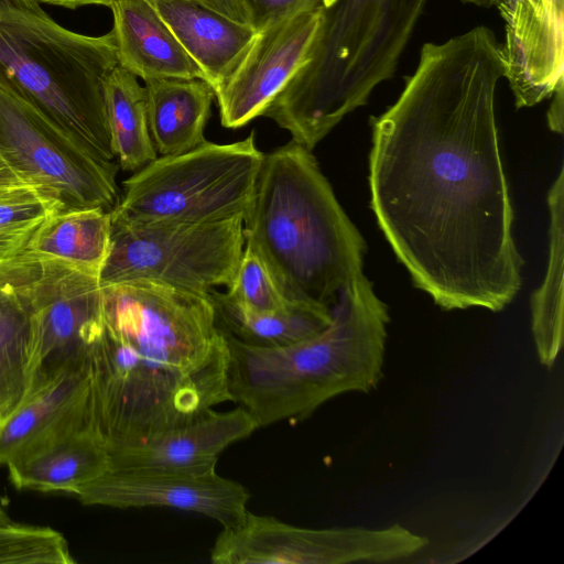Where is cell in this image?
<instances>
[{"label": "cell", "instance_id": "484cf974", "mask_svg": "<svg viewBox=\"0 0 564 564\" xmlns=\"http://www.w3.org/2000/svg\"><path fill=\"white\" fill-rule=\"evenodd\" d=\"M61 210L59 202L36 186L0 194V260L23 251L37 229Z\"/></svg>", "mask_w": 564, "mask_h": 564}, {"label": "cell", "instance_id": "d6986e66", "mask_svg": "<svg viewBox=\"0 0 564 564\" xmlns=\"http://www.w3.org/2000/svg\"><path fill=\"white\" fill-rule=\"evenodd\" d=\"M150 134L162 156L181 154L206 142L204 128L215 97L199 78L167 77L145 82Z\"/></svg>", "mask_w": 564, "mask_h": 564}, {"label": "cell", "instance_id": "cb8c5ba5", "mask_svg": "<svg viewBox=\"0 0 564 564\" xmlns=\"http://www.w3.org/2000/svg\"><path fill=\"white\" fill-rule=\"evenodd\" d=\"M105 99L111 145L119 166L133 172L155 160L145 87L118 65L107 78Z\"/></svg>", "mask_w": 564, "mask_h": 564}, {"label": "cell", "instance_id": "f546056e", "mask_svg": "<svg viewBox=\"0 0 564 564\" xmlns=\"http://www.w3.org/2000/svg\"><path fill=\"white\" fill-rule=\"evenodd\" d=\"M205 7L240 23H247L243 9L239 0H197Z\"/></svg>", "mask_w": 564, "mask_h": 564}, {"label": "cell", "instance_id": "9a60e30c", "mask_svg": "<svg viewBox=\"0 0 564 564\" xmlns=\"http://www.w3.org/2000/svg\"><path fill=\"white\" fill-rule=\"evenodd\" d=\"M84 430L93 432L87 355L42 378L25 394L0 430V465Z\"/></svg>", "mask_w": 564, "mask_h": 564}, {"label": "cell", "instance_id": "44dd1931", "mask_svg": "<svg viewBox=\"0 0 564 564\" xmlns=\"http://www.w3.org/2000/svg\"><path fill=\"white\" fill-rule=\"evenodd\" d=\"M111 215L101 208L62 210L50 217L21 251L58 261L99 279L110 251Z\"/></svg>", "mask_w": 564, "mask_h": 564}, {"label": "cell", "instance_id": "8fae6325", "mask_svg": "<svg viewBox=\"0 0 564 564\" xmlns=\"http://www.w3.org/2000/svg\"><path fill=\"white\" fill-rule=\"evenodd\" d=\"M429 544L401 524L384 529L293 525L247 511L236 525L223 528L210 550L214 564H348L404 560Z\"/></svg>", "mask_w": 564, "mask_h": 564}, {"label": "cell", "instance_id": "8d00e7d4", "mask_svg": "<svg viewBox=\"0 0 564 564\" xmlns=\"http://www.w3.org/2000/svg\"><path fill=\"white\" fill-rule=\"evenodd\" d=\"M1 427H2V422L0 421V430H1Z\"/></svg>", "mask_w": 564, "mask_h": 564}, {"label": "cell", "instance_id": "52a82bcc", "mask_svg": "<svg viewBox=\"0 0 564 564\" xmlns=\"http://www.w3.org/2000/svg\"><path fill=\"white\" fill-rule=\"evenodd\" d=\"M264 154L254 132L245 140L204 142L156 158L123 182L111 221L128 225H200L245 217Z\"/></svg>", "mask_w": 564, "mask_h": 564}, {"label": "cell", "instance_id": "3957f363", "mask_svg": "<svg viewBox=\"0 0 564 564\" xmlns=\"http://www.w3.org/2000/svg\"><path fill=\"white\" fill-rule=\"evenodd\" d=\"M389 313L362 274L345 285L319 334L282 347L246 344L225 333L227 389L259 427L310 416L346 392H369L382 377Z\"/></svg>", "mask_w": 564, "mask_h": 564}, {"label": "cell", "instance_id": "d590c367", "mask_svg": "<svg viewBox=\"0 0 564 564\" xmlns=\"http://www.w3.org/2000/svg\"><path fill=\"white\" fill-rule=\"evenodd\" d=\"M324 8H329L336 0H321Z\"/></svg>", "mask_w": 564, "mask_h": 564}, {"label": "cell", "instance_id": "d4e9b609", "mask_svg": "<svg viewBox=\"0 0 564 564\" xmlns=\"http://www.w3.org/2000/svg\"><path fill=\"white\" fill-rule=\"evenodd\" d=\"M28 313L0 273V421L2 426L25 394Z\"/></svg>", "mask_w": 564, "mask_h": 564}, {"label": "cell", "instance_id": "277c9868", "mask_svg": "<svg viewBox=\"0 0 564 564\" xmlns=\"http://www.w3.org/2000/svg\"><path fill=\"white\" fill-rule=\"evenodd\" d=\"M243 236L292 301L332 310L340 290L362 274V236L312 151L292 140L264 154Z\"/></svg>", "mask_w": 564, "mask_h": 564}, {"label": "cell", "instance_id": "ba28073f", "mask_svg": "<svg viewBox=\"0 0 564 564\" xmlns=\"http://www.w3.org/2000/svg\"><path fill=\"white\" fill-rule=\"evenodd\" d=\"M0 273L28 313L26 394L42 378L87 355L104 329L102 288L98 278L74 267L22 252L0 260Z\"/></svg>", "mask_w": 564, "mask_h": 564}, {"label": "cell", "instance_id": "603a6c76", "mask_svg": "<svg viewBox=\"0 0 564 564\" xmlns=\"http://www.w3.org/2000/svg\"><path fill=\"white\" fill-rule=\"evenodd\" d=\"M550 247L546 274L531 300L532 333L540 361L552 366L563 339L564 171L561 169L549 195Z\"/></svg>", "mask_w": 564, "mask_h": 564}, {"label": "cell", "instance_id": "4dcf8cb0", "mask_svg": "<svg viewBox=\"0 0 564 564\" xmlns=\"http://www.w3.org/2000/svg\"><path fill=\"white\" fill-rule=\"evenodd\" d=\"M28 186L36 185L17 173L0 155V194Z\"/></svg>", "mask_w": 564, "mask_h": 564}, {"label": "cell", "instance_id": "5bb4252c", "mask_svg": "<svg viewBox=\"0 0 564 564\" xmlns=\"http://www.w3.org/2000/svg\"><path fill=\"white\" fill-rule=\"evenodd\" d=\"M500 45L516 107H532L564 87V0H496Z\"/></svg>", "mask_w": 564, "mask_h": 564}, {"label": "cell", "instance_id": "5b68a950", "mask_svg": "<svg viewBox=\"0 0 564 564\" xmlns=\"http://www.w3.org/2000/svg\"><path fill=\"white\" fill-rule=\"evenodd\" d=\"M429 0H336L306 58L263 116L312 151L390 79Z\"/></svg>", "mask_w": 564, "mask_h": 564}, {"label": "cell", "instance_id": "ac0fdd59", "mask_svg": "<svg viewBox=\"0 0 564 564\" xmlns=\"http://www.w3.org/2000/svg\"><path fill=\"white\" fill-rule=\"evenodd\" d=\"M214 91L235 68L257 32L197 0H152Z\"/></svg>", "mask_w": 564, "mask_h": 564}, {"label": "cell", "instance_id": "1f68e13d", "mask_svg": "<svg viewBox=\"0 0 564 564\" xmlns=\"http://www.w3.org/2000/svg\"><path fill=\"white\" fill-rule=\"evenodd\" d=\"M558 88L554 94V99L547 111V123L552 131L563 132V89Z\"/></svg>", "mask_w": 564, "mask_h": 564}, {"label": "cell", "instance_id": "e0dca14e", "mask_svg": "<svg viewBox=\"0 0 564 564\" xmlns=\"http://www.w3.org/2000/svg\"><path fill=\"white\" fill-rule=\"evenodd\" d=\"M119 65L144 82L180 77L205 80L162 19L152 0H115L110 3Z\"/></svg>", "mask_w": 564, "mask_h": 564}, {"label": "cell", "instance_id": "d6a6232c", "mask_svg": "<svg viewBox=\"0 0 564 564\" xmlns=\"http://www.w3.org/2000/svg\"><path fill=\"white\" fill-rule=\"evenodd\" d=\"M39 4H51L63 7L66 9H76L84 6H107L109 7L115 0H35Z\"/></svg>", "mask_w": 564, "mask_h": 564}, {"label": "cell", "instance_id": "8992f818", "mask_svg": "<svg viewBox=\"0 0 564 564\" xmlns=\"http://www.w3.org/2000/svg\"><path fill=\"white\" fill-rule=\"evenodd\" d=\"M118 65L111 31L79 34L35 0H0V79L106 162L116 156L105 86Z\"/></svg>", "mask_w": 564, "mask_h": 564}, {"label": "cell", "instance_id": "9c48e42d", "mask_svg": "<svg viewBox=\"0 0 564 564\" xmlns=\"http://www.w3.org/2000/svg\"><path fill=\"white\" fill-rule=\"evenodd\" d=\"M101 286L151 281L209 295L232 284L243 250V217L200 225L112 223Z\"/></svg>", "mask_w": 564, "mask_h": 564}, {"label": "cell", "instance_id": "836d02e7", "mask_svg": "<svg viewBox=\"0 0 564 564\" xmlns=\"http://www.w3.org/2000/svg\"><path fill=\"white\" fill-rule=\"evenodd\" d=\"M495 1L496 0H462V2H464V3L473 4V6H476L479 8H485V9H488V8H491L492 6H495Z\"/></svg>", "mask_w": 564, "mask_h": 564}, {"label": "cell", "instance_id": "6da1fadb", "mask_svg": "<svg viewBox=\"0 0 564 564\" xmlns=\"http://www.w3.org/2000/svg\"><path fill=\"white\" fill-rule=\"evenodd\" d=\"M505 68L486 26L426 43L398 100L371 118V208L414 285L444 310H503L523 260L499 152Z\"/></svg>", "mask_w": 564, "mask_h": 564}, {"label": "cell", "instance_id": "2e32d148", "mask_svg": "<svg viewBox=\"0 0 564 564\" xmlns=\"http://www.w3.org/2000/svg\"><path fill=\"white\" fill-rule=\"evenodd\" d=\"M258 427L241 405L225 412L212 409L145 443L108 451V468L212 473L224 449Z\"/></svg>", "mask_w": 564, "mask_h": 564}, {"label": "cell", "instance_id": "7a4b0ae2", "mask_svg": "<svg viewBox=\"0 0 564 564\" xmlns=\"http://www.w3.org/2000/svg\"><path fill=\"white\" fill-rule=\"evenodd\" d=\"M101 288L104 329L87 361L93 431L108 451L230 401L228 345L206 297L150 281Z\"/></svg>", "mask_w": 564, "mask_h": 564}, {"label": "cell", "instance_id": "7402d4cb", "mask_svg": "<svg viewBox=\"0 0 564 564\" xmlns=\"http://www.w3.org/2000/svg\"><path fill=\"white\" fill-rule=\"evenodd\" d=\"M218 326L235 338L259 347H282L322 333L332 322V310L308 302L291 301L270 312L245 310L225 293L212 291Z\"/></svg>", "mask_w": 564, "mask_h": 564}, {"label": "cell", "instance_id": "83f0119b", "mask_svg": "<svg viewBox=\"0 0 564 564\" xmlns=\"http://www.w3.org/2000/svg\"><path fill=\"white\" fill-rule=\"evenodd\" d=\"M225 295L238 306L253 312L280 310L292 301L281 292L264 262L247 247Z\"/></svg>", "mask_w": 564, "mask_h": 564}, {"label": "cell", "instance_id": "4fadbf2b", "mask_svg": "<svg viewBox=\"0 0 564 564\" xmlns=\"http://www.w3.org/2000/svg\"><path fill=\"white\" fill-rule=\"evenodd\" d=\"M323 10L319 6L257 32L235 68L214 91L224 127L237 129L264 115L303 65Z\"/></svg>", "mask_w": 564, "mask_h": 564}, {"label": "cell", "instance_id": "7c38bea8", "mask_svg": "<svg viewBox=\"0 0 564 564\" xmlns=\"http://www.w3.org/2000/svg\"><path fill=\"white\" fill-rule=\"evenodd\" d=\"M73 497L85 506L154 507L195 512L228 528L238 524L246 516L250 494L243 485L216 470L196 474L108 468Z\"/></svg>", "mask_w": 564, "mask_h": 564}, {"label": "cell", "instance_id": "30bf717a", "mask_svg": "<svg viewBox=\"0 0 564 564\" xmlns=\"http://www.w3.org/2000/svg\"><path fill=\"white\" fill-rule=\"evenodd\" d=\"M0 155L17 173L54 196L62 210L110 212L119 200V165L95 156L2 79Z\"/></svg>", "mask_w": 564, "mask_h": 564}, {"label": "cell", "instance_id": "f1b7e54d", "mask_svg": "<svg viewBox=\"0 0 564 564\" xmlns=\"http://www.w3.org/2000/svg\"><path fill=\"white\" fill-rule=\"evenodd\" d=\"M247 23L259 32L285 18L317 8L321 0H239Z\"/></svg>", "mask_w": 564, "mask_h": 564}, {"label": "cell", "instance_id": "4316f807", "mask_svg": "<svg viewBox=\"0 0 564 564\" xmlns=\"http://www.w3.org/2000/svg\"><path fill=\"white\" fill-rule=\"evenodd\" d=\"M63 534L52 528L0 521V564H74Z\"/></svg>", "mask_w": 564, "mask_h": 564}, {"label": "cell", "instance_id": "e575fe53", "mask_svg": "<svg viewBox=\"0 0 564 564\" xmlns=\"http://www.w3.org/2000/svg\"><path fill=\"white\" fill-rule=\"evenodd\" d=\"M11 520L10 517L6 513L4 509L2 508L0 503V521H8Z\"/></svg>", "mask_w": 564, "mask_h": 564}, {"label": "cell", "instance_id": "ffe728a7", "mask_svg": "<svg viewBox=\"0 0 564 564\" xmlns=\"http://www.w3.org/2000/svg\"><path fill=\"white\" fill-rule=\"evenodd\" d=\"M11 482L19 489L75 495L109 467V452L89 430L6 465Z\"/></svg>", "mask_w": 564, "mask_h": 564}]
</instances>
